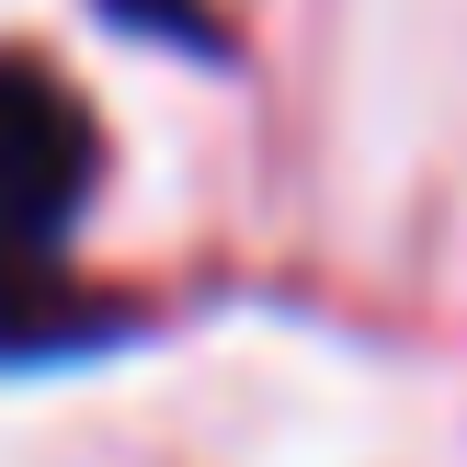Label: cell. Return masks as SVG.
Instances as JSON below:
<instances>
[{"instance_id": "6da1fadb", "label": "cell", "mask_w": 467, "mask_h": 467, "mask_svg": "<svg viewBox=\"0 0 467 467\" xmlns=\"http://www.w3.org/2000/svg\"><path fill=\"white\" fill-rule=\"evenodd\" d=\"M91 182V126L57 80L0 68V331H23V285L57 263V228Z\"/></svg>"}]
</instances>
